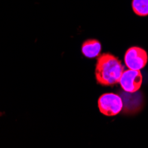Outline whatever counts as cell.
<instances>
[{
  "label": "cell",
  "mask_w": 148,
  "mask_h": 148,
  "mask_svg": "<svg viewBox=\"0 0 148 148\" xmlns=\"http://www.w3.org/2000/svg\"><path fill=\"white\" fill-rule=\"evenodd\" d=\"M131 5L137 15L141 17L148 15V0H132Z\"/></svg>",
  "instance_id": "8992f818"
},
{
  "label": "cell",
  "mask_w": 148,
  "mask_h": 148,
  "mask_svg": "<svg viewBox=\"0 0 148 148\" xmlns=\"http://www.w3.org/2000/svg\"><path fill=\"white\" fill-rule=\"evenodd\" d=\"M98 106L100 113L106 116H114L121 113L123 107V99L114 93H106L98 100Z\"/></svg>",
  "instance_id": "7a4b0ae2"
},
{
  "label": "cell",
  "mask_w": 148,
  "mask_h": 148,
  "mask_svg": "<svg viewBox=\"0 0 148 148\" xmlns=\"http://www.w3.org/2000/svg\"><path fill=\"white\" fill-rule=\"evenodd\" d=\"M101 44L96 39H89L84 42L82 45V52L87 58H95L100 54Z\"/></svg>",
  "instance_id": "5b68a950"
},
{
  "label": "cell",
  "mask_w": 148,
  "mask_h": 148,
  "mask_svg": "<svg viewBox=\"0 0 148 148\" xmlns=\"http://www.w3.org/2000/svg\"><path fill=\"white\" fill-rule=\"evenodd\" d=\"M148 61L147 52L141 47L132 46L126 51L124 55V62L127 68L134 70L144 69Z\"/></svg>",
  "instance_id": "3957f363"
},
{
  "label": "cell",
  "mask_w": 148,
  "mask_h": 148,
  "mask_svg": "<svg viewBox=\"0 0 148 148\" xmlns=\"http://www.w3.org/2000/svg\"><path fill=\"white\" fill-rule=\"evenodd\" d=\"M123 71L124 66L122 62L111 53L99 55L95 69L98 84L105 86L116 84L119 83Z\"/></svg>",
  "instance_id": "6da1fadb"
},
{
  "label": "cell",
  "mask_w": 148,
  "mask_h": 148,
  "mask_svg": "<svg viewBox=\"0 0 148 148\" xmlns=\"http://www.w3.org/2000/svg\"><path fill=\"white\" fill-rule=\"evenodd\" d=\"M143 83V75L140 70L127 69L123 72V75L120 78L119 84L121 87L126 92L135 93L137 92Z\"/></svg>",
  "instance_id": "277c9868"
}]
</instances>
